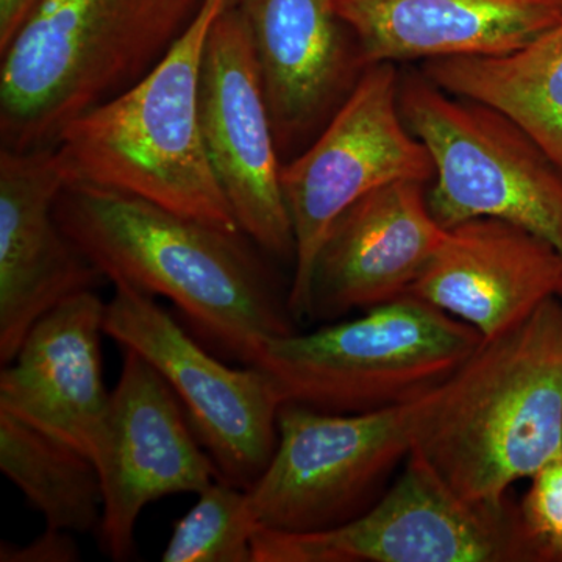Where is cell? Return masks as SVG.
I'll use <instances>...</instances> for the list:
<instances>
[{"label":"cell","mask_w":562,"mask_h":562,"mask_svg":"<svg viewBox=\"0 0 562 562\" xmlns=\"http://www.w3.org/2000/svg\"><path fill=\"white\" fill-rule=\"evenodd\" d=\"M0 471L44 517L46 527L99 535L101 473L88 454L0 412Z\"/></svg>","instance_id":"ffe728a7"},{"label":"cell","mask_w":562,"mask_h":562,"mask_svg":"<svg viewBox=\"0 0 562 562\" xmlns=\"http://www.w3.org/2000/svg\"><path fill=\"white\" fill-rule=\"evenodd\" d=\"M66 187L54 147L0 150V362L9 364L52 308L105 277L63 232Z\"/></svg>","instance_id":"4fadbf2b"},{"label":"cell","mask_w":562,"mask_h":562,"mask_svg":"<svg viewBox=\"0 0 562 562\" xmlns=\"http://www.w3.org/2000/svg\"><path fill=\"white\" fill-rule=\"evenodd\" d=\"M55 216L105 280L171 301L232 360L254 366L266 342L297 331L290 295L243 232L85 184L63 188Z\"/></svg>","instance_id":"6da1fadb"},{"label":"cell","mask_w":562,"mask_h":562,"mask_svg":"<svg viewBox=\"0 0 562 562\" xmlns=\"http://www.w3.org/2000/svg\"><path fill=\"white\" fill-rule=\"evenodd\" d=\"M203 0H41L2 55L3 149L54 147L81 114L143 79Z\"/></svg>","instance_id":"277c9868"},{"label":"cell","mask_w":562,"mask_h":562,"mask_svg":"<svg viewBox=\"0 0 562 562\" xmlns=\"http://www.w3.org/2000/svg\"><path fill=\"white\" fill-rule=\"evenodd\" d=\"M368 413H327L284 402L279 443L246 490L258 527L330 530L371 509L414 447L422 403Z\"/></svg>","instance_id":"ba28073f"},{"label":"cell","mask_w":562,"mask_h":562,"mask_svg":"<svg viewBox=\"0 0 562 562\" xmlns=\"http://www.w3.org/2000/svg\"><path fill=\"white\" fill-rule=\"evenodd\" d=\"M254 562H543L517 503H473L412 450L382 498L317 532L257 527Z\"/></svg>","instance_id":"52a82bcc"},{"label":"cell","mask_w":562,"mask_h":562,"mask_svg":"<svg viewBox=\"0 0 562 562\" xmlns=\"http://www.w3.org/2000/svg\"><path fill=\"white\" fill-rule=\"evenodd\" d=\"M231 0H203L162 60L128 90L70 122L54 144L66 184L103 188L241 232L211 166L201 74L214 21Z\"/></svg>","instance_id":"3957f363"},{"label":"cell","mask_w":562,"mask_h":562,"mask_svg":"<svg viewBox=\"0 0 562 562\" xmlns=\"http://www.w3.org/2000/svg\"><path fill=\"white\" fill-rule=\"evenodd\" d=\"M122 351L94 460L103 492L99 539L103 553L116 562L135 557L136 524L147 505L168 495L199 494L221 479L169 384L138 353Z\"/></svg>","instance_id":"7c38bea8"},{"label":"cell","mask_w":562,"mask_h":562,"mask_svg":"<svg viewBox=\"0 0 562 562\" xmlns=\"http://www.w3.org/2000/svg\"><path fill=\"white\" fill-rule=\"evenodd\" d=\"M246 490L217 479L199 492L194 506L173 524L162 562H254Z\"/></svg>","instance_id":"44dd1931"},{"label":"cell","mask_w":562,"mask_h":562,"mask_svg":"<svg viewBox=\"0 0 562 562\" xmlns=\"http://www.w3.org/2000/svg\"><path fill=\"white\" fill-rule=\"evenodd\" d=\"M105 306L94 290L58 303L0 371V412L92 460L101 449L111 402L102 375Z\"/></svg>","instance_id":"2e32d148"},{"label":"cell","mask_w":562,"mask_h":562,"mask_svg":"<svg viewBox=\"0 0 562 562\" xmlns=\"http://www.w3.org/2000/svg\"><path fill=\"white\" fill-rule=\"evenodd\" d=\"M366 68L519 49L562 22V0H333Z\"/></svg>","instance_id":"ac0fdd59"},{"label":"cell","mask_w":562,"mask_h":562,"mask_svg":"<svg viewBox=\"0 0 562 562\" xmlns=\"http://www.w3.org/2000/svg\"><path fill=\"white\" fill-rule=\"evenodd\" d=\"M446 232L432 216L425 181H394L369 192L325 236L314 265L310 319H339L408 294Z\"/></svg>","instance_id":"9a60e30c"},{"label":"cell","mask_w":562,"mask_h":562,"mask_svg":"<svg viewBox=\"0 0 562 562\" xmlns=\"http://www.w3.org/2000/svg\"><path fill=\"white\" fill-rule=\"evenodd\" d=\"M235 3L249 27L280 154L295 157L360 80V47L333 0Z\"/></svg>","instance_id":"5bb4252c"},{"label":"cell","mask_w":562,"mask_h":562,"mask_svg":"<svg viewBox=\"0 0 562 562\" xmlns=\"http://www.w3.org/2000/svg\"><path fill=\"white\" fill-rule=\"evenodd\" d=\"M40 3L41 0H0V52L9 47Z\"/></svg>","instance_id":"cb8c5ba5"},{"label":"cell","mask_w":562,"mask_h":562,"mask_svg":"<svg viewBox=\"0 0 562 562\" xmlns=\"http://www.w3.org/2000/svg\"><path fill=\"white\" fill-rule=\"evenodd\" d=\"M414 450L457 494L501 503L562 453V301L475 351L425 395Z\"/></svg>","instance_id":"7a4b0ae2"},{"label":"cell","mask_w":562,"mask_h":562,"mask_svg":"<svg viewBox=\"0 0 562 562\" xmlns=\"http://www.w3.org/2000/svg\"><path fill=\"white\" fill-rule=\"evenodd\" d=\"M408 294L494 339L550 299L562 301V255L505 221L479 217L446 238Z\"/></svg>","instance_id":"e0dca14e"},{"label":"cell","mask_w":562,"mask_h":562,"mask_svg":"<svg viewBox=\"0 0 562 562\" xmlns=\"http://www.w3.org/2000/svg\"><path fill=\"white\" fill-rule=\"evenodd\" d=\"M439 88L501 111L562 171V22L519 49L425 61Z\"/></svg>","instance_id":"d6986e66"},{"label":"cell","mask_w":562,"mask_h":562,"mask_svg":"<svg viewBox=\"0 0 562 562\" xmlns=\"http://www.w3.org/2000/svg\"><path fill=\"white\" fill-rule=\"evenodd\" d=\"M201 124L213 171L239 231L294 265V233L281 184V154L241 10L214 21L201 74Z\"/></svg>","instance_id":"8fae6325"},{"label":"cell","mask_w":562,"mask_h":562,"mask_svg":"<svg viewBox=\"0 0 562 562\" xmlns=\"http://www.w3.org/2000/svg\"><path fill=\"white\" fill-rule=\"evenodd\" d=\"M80 560V550L72 532L46 527L38 538L16 546L0 543V561L2 562H76Z\"/></svg>","instance_id":"603a6c76"},{"label":"cell","mask_w":562,"mask_h":562,"mask_svg":"<svg viewBox=\"0 0 562 562\" xmlns=\"http://www.w3.org/2000/svg\"><path fill=\"white\" fill-rule=\"evenodd\" d=\"M401 77L394 63L368 66L319 135L283 162L295 246L288 292L297 322L310 319L314 265L344 211L384 184L435 179L430 151L402 116Z\"/></svg>","instance_id":"9c48e42d"},{"label":"cell","mask_w":562,"mask_h":562,"mask_svg":"<svg viewBox=\"0 0 562 562\" xmlns=\"http://www.w3.org/2000/svg\"><path fill=\"white\" fill-rule=\"evenodd\" d=\"M519 503L525 528L543 562L562 561V453L531 476Z\"/></svg>","instance_id":"7402d4cb"},{"label":"cell","mask_w":562,"mask_h":562,"mask_svg":"<svg viewBox=\"0 0 562 562\" xmlns=\"http://www.w3.org/2000/svg\"><path fill=\"white\" fill-rule=\"evenodd\" d=\"M113 286L103 333L160 373L221 479L249 490L279 443L284 402L271 376L257 366L231 368L195 341L157 297L131 284Z\"/></svg>","instance_id":"30bf717a"},{"label":"cell","mask_w":562,"mask_h":562,"mask_svg":"<svg viewBox=\"0 0 562 562\" xmlns=\"http://www.w3.org/2000/svg\"><path fill=\"white\" fill-rule=\"evenodd\" d=\"M482 341L471 325L405 294L355 319L271 339L254 366L271 376L283 402L368 413L430 394Z\"/></svg>","instance_id":"5b68a950"},{"label":"cell","mask_w":562,"mask_h":562,"mask_svg":"<svg viewBox=\"0 0 562 562\" xmlns=\"http://www.w3.org/2000/svg\"><path fill=\"white\" fill-rule=\"evenodd\" d=\"M403 120L435 162L428 205L443 228L491 217L562 255V171L501 111L450 94L424 72L401 77Z\"/></svg>","instance_id":"8992f818"}]
</instances>
